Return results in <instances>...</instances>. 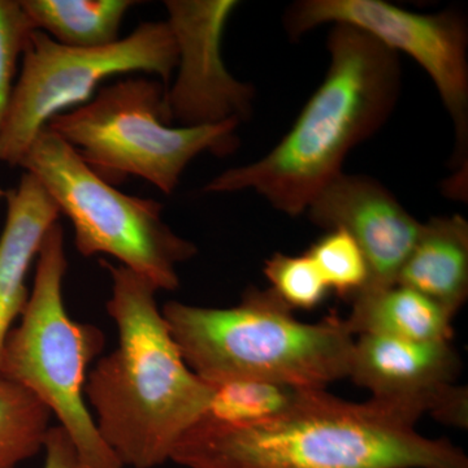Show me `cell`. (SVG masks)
I'll return each instance as SVG.
<instances>
[{"mask_svg":"<svg viewBox=\"0 0 468 468\" xmlns=\"http://www.w3.org/2000/svg\"><path fill=\"white\" fill-rule=\"evenodd\" d=\"M418 420L377 399L303 389L291 408L258 423L202 419L171 461L184 468H468L466 452L421 435Z\"/></svg>","mask_w":468,"mask_h":468,"instance_id":"6da1fadb","label":"cell"},{"mask_svg":"<svg viewBox=\"0 0 468 468\" xmlns=\"http://www.w3.org/2000/svg\"><path fill=\"white\" fill-rule=\"evenodd\" d=\"M101 264L112 280L107 313L119 338L89 371L85 399L122 467L162 466L206 417L214 389L181 356L156 304L158 289L122 264Z\"/></svg>","mask_w":468,"mask_h":468,"instance_id":"7a4b0ae2","label":"cell"},{"mask_svg":"<svg viewBox=\"0 0 468 468\" xmlns=\"http://www.w3.org/2000/svg\"><path fill=\"white\" fill-rule=\"evenodd\" d=\"M328 70L300 116L263 158L217 176L206 193L254 190L300 217L343 174L344 160L390 116L401 92L399 54L349 26H334Z\"/></svg>","mask_w":468,"mask_h":468,"instance_id":"3957f363","label":"cell"},{"mask_svg":"<svg viewBox=\"0 0 468 468\" xmlns=\"http://www.w3.org/2000/svg\"><path fill=\"white\" fill-rule=\"evenodd\" d=\"M162 314L186 365L211 387L261 380L326 389L349 378L356 340L345 319L298 322L271 289H249L228 309L172 301Z\"/></svg>","mask_w":468,"mask_h":468,"instance_id":"277c9868","label":"cell"},{"mask_svg":"<svg viewBox=\"0 0 468 468\" xmlns=\"http://www.w3.org/2000/svg\"><path fill=\"white\" fill-rule=\"evenodd\" d=\"M20 323L0 353V377L34 394L57 417L85 468H124L86 408L89 366L104 347L100 328L70 318L63 298L68 260L61 224L48 229Z\"/></svg>","mask_w":468,"mask_h":468,"instance_id":"5b68a950","label":"cell"},{"mask_svg":"<svg viewBox=\"0 0 468 468\" xmlns=\"http://www.w3.org/2000/svg\"><path fill=\"white\" fill-rule=\"evenodd\" d=\"M165 91L155 77L124 76L101 88L82 106L52 117L45 128L66 141L107 183L120 184L134 176L169 196L197 156L234 153L239 122L192 128L165 124Z\"/></svg>","mask_w":468,"mask_h":468,"instance_id":"8992f818","label":"cell"},{"mask_svg":"<svg viewBox=\"0 0 468 468\" xmlns=\"http://www.w3.org/2000/svg\"><path fill=\"white\" fill-rule=\"evenodd\" d=\"M18 167L34 176L69 218L82 257L110 255L158 292L178 288L176 267L192 260L197 248L163 220L162 203L120 192L48 128L34 138Z\"/></svg>","mask_w":468,"mask_h":468,"instance_id":"52a82bcc","label":"cell"},{"mask_svg":"<svg viewBox=\"0 0 468 468\" xmlns=\"http://www.w3.org/2000/svg\"><path fill=\"white\" fill-rule=\"evenodd\" d=\"M177 48L165 21H150L112 45L73 48L34 30L0 131V162L18 167L52 117L82 106L110 77L143 75L171 84Z\"/></svg>","mask_w":468,"mask_h":468,"instance_id":"ba28073f","label":"cell"},{"mask_svg":"<svg viewBox=\"0 0 468 468\" xmlns=\"http://www.w3.org/2000/svg\"><path fill=\"white\" fill-rule=\"evenodd\" d=\"M349 26L409 55L435 84L452 117L455 165H463L468 144L467 26L455 12L424 15L383 0H302L289 7L285 29L298 38L315 27Z\"/></svg>","mask_w":468,"mask_h":468,"instance_id":"9c48e42d","label":"cell"},{"mask_svg":"<svg viewBox=\"0 0 468 468\" xmlns=\"http://www.w3.org/2000/svg\"><path fill=\"white\" fill-rule=\"evenodd\" d=\"M236 0H167L168 24L177 48V76L165 88V124L185 128L241 122L251 113L255 90L230 75L221 54Z\"/></svg>","mask_w":468,"mask_h":468,"instance_id":"30bf717a","label":"cell"},{"mask_svg":"<svg viewBox=\"0 0 468 468\" xmlns=\"http://www.w3.org/2000/svg\"><path fill=\"white\" fill-rule=\"evenodd\" d=\"M461 369L452 341L414 343L362 335L354 343L349 378L378 402L418 419L428 412L443 424L467 428V389L454 384Z\"/></svg>","mask_w":468,"mask_h":468,"instance_id":"8fae6325","label":"cell"},{"mask_svg":"<svg viewBox=\"0 0 468 468\" xmlns=\"http://www.w3.org/2000/svg\"><path fill=\"white\" fill-rule=\"evenodd\" d=\"M304 214L315 226L343 229L358 243L368 267L363 291L396 284L421 229V223L383 185L344 172L326 185Z\"/></svg>","mask_w":468,"mask_h":468,"instance_id":"7c38bea8","label":"cell"},{"mask_svg":"<svg viewBox=\"0 0 468 468\" xmlns=\"http://www.w3.org/2000/svg\"><path fill=\"white\" fill-rule=\"evenodd\" d=\"M7 218L0 234V353L8 332L20 318L29 289L27 277L60 209L34 176L24 172L16 189L5 190Z\"/></svg>","mask_w":468,"mask_h":468,"instance_id":"4fadbf2b","label":"cell"},{"mask_svg":"<svg viewBox=\"0 0 468 468\" xmlns=\"http://www.w3.org/2000/svg\"><path fill=\"white\" fill-rule=\"evenodd\" d=\"M396 284L414 289L455 316L468 297L466 218L435 217L421 224Z\"/></svg>","mask_w":468,"mask_h":468,"instance_id":"5bb4252c","label":"cell"},{"mask_svg":"<svg viewBox=\"0 0 468 468\" xmlns=\"http://www.w3.org/2000/svg\"><path fill=\"white\" fill-rule=\"evenodd\" d=\"M345 319L354 337L369 335L396 340L430 343L452 341V316L443 307L408 286L394 284L363 291L351 298Z\"/></svg>","mask_w":468,"mask_h":468,"instance_id":"9a60e30c","label":"cell"},{"mask_svg":"<svg viewBox=\"0 0 468 468\" xmlns=\"http://www.w3.org/2000/svg\"><path fill=\"white\" fill-rule=\"evenodd\" d=\"M37 30L73 48H97L119 41L120 27L134 0H20Z\"/></svg>","mask_w":468,"mask_h":468,"instance_id":"2e32d148","label":"cell"},{"mask_svg":"<svg viewBox=\"0 0 468 468\" xmlns=\"http://www.w3.org/2000/svg\"><path fill=\"white\" fill-rule=\"evenodd\" d=\"M51 417L29 390L0 377V468H17L43 451Z\"/></svg>","mask_w":468,"mask_h":468,"instance_id":"e0dca14e","label":"cell"},{"mask_svg":"<svg viewBox=\"0 0 468 468\" xmlns=\"http://www.w3.org/2000/svg\"><path fill=\"white\" fill-rule=\"evenodd\" d=\"M212 389L211 406L203 419L236 426L277 417L291 408L303 390L261 380L228 381Z\"/></svg>","mask_w":468,"mask_h":468,"instance_id":"ac0fdd59","label":"cell"},{"mask_svg":"<svg viewBox=\"0 0 468 468\" xmlns=\"http://www.w3.org/2000/svg\"><path fill=\"white\" fill-rule=\"evenodd\" d=\"M328 289L353 298L368 282V267L358 243L343 229L328 230L307 251Z\"/></svg>","mask_w":468,"mask_h":468,"instance_id":"d6986e66","label":"cell"},{"mask_svg":"<svg viewBox=\"0 0 468 468\" xmlns=\"http://www.w3.org/2000/svg\"><path fill=\"white\" fill-rule=\"evenodd\" d=\"M264 275L275 292L291 309L311 310L324 300L328 286L309 254L276 252L266 261Z\"/></svg>","mask_w":468,"mask_h":468,"instance_id":"ffe728a7","label":"cell"},{"mask_svg":"<svg viewBox=\"0 0 468 468\" xmlns=\"http://www.w3.org/2000/svg\"><path fill=\"white\" fill-rule=\"evenodd\" d=\"M34 30L20 0H0V131L16 84L18 61ZM5 196V190L0 186V199Z\"/></svg>","mask_w":468,"mask_h":468,"instance_id":"44dd1931","label":"cell"},{"mask_svg":"<svg viewBox=\"0 0 468 468\" xmlns=\"http://www.w3.org/2000/svg\"><path fill=\"white\" fill-rule=\"evenodd\" d=\"M43 451V468H85L75 443L61 427L50 428Z\"/></svg>","mask_w":468,"mask_h":468,"instance_id":"7402d4cb","label":"cell"}]
</instances>
